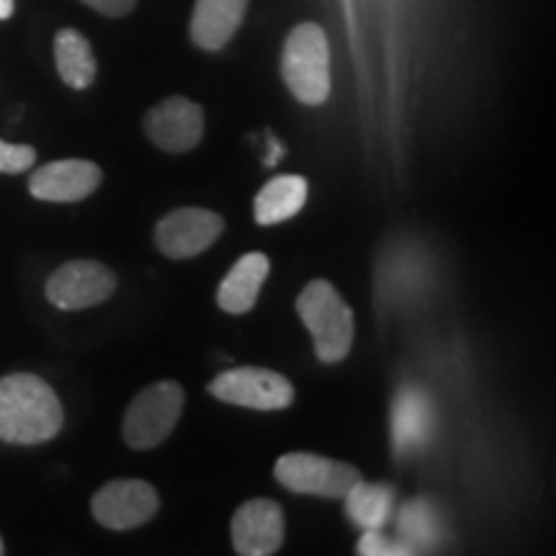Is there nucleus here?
Listing matches in <instances>:
<instances>
[{
	"label": "nucleus",
	"instance_id": "nucleus-14",
	"mask_svg": "<svg viewBox=\"0 0 556 556\" xmlns=\"http://www.w3.org/2000/svg\"><path fill=\"white\" fill-rule=\"evenodd\" d=\"M270 270L268 255L248 253L229 268L225 281L217 289V304L227 315H245L255 307L258 294Z\"/></svg>",
	"mask_w": 556,
	"mask_h": 556
},
{
	"label": "nucleus",
	"instance_id": "nucleus-4",
	"mask_svg": "<svg viewBox=\"0 0 556 556\" xmlns=\"http://www.w3.org/2000/svg\"><path fill=\"white\" fill-rule=\"evenodd\" d=\"M184 402V389L176 381H157L139 392L124 415V443L137 451L160 446L176 430Z\"/></svg>",
	"mask_w": 556,
	"mask_h": 556
},
{
	"label": "nucleus",
	"instance_id": "nucleus-5",
	"mask_svg": "<svg viewBox=\"0 0 556 556\" xmlns=\"http://www.w3.org/2000/svg\"><path fill=\"white\" fill-rule=\"evenodd\" d=\"M274 475L291 492L328 500H343L351 486L361 482V471L356 467L317 454L281 456L276 462Z\"/></svg>",
	"mask_w": 556,
	"mask_h": 556
},
{
	"label": "nucleus",
	"instance_id": "nucleus-17",
	"mask_svg": "<svg viewBox=\"0 0 556 556\" xmlns=\"http://www.w3.org/2000/svg\"><path fill=\"white\" fill-rule=\"evenodd\" d=\"M54 62L65 86L86 90L96 80V58L90 41L75 29H62L54 37Z\"/></svg>",
	"mask_w": 556,
	"mask_h": 556
},
{
	"label": "nucleus",
	"instance_id": "nucleus-6",
	"mask_svg": "<svg viewBox=\"0 0 556 556\" xmlns=\"http://www.w3.org/2000/svg\"><path fill=\"white\" fill-rule=\"evenodd\" d=\"M208 392L227 405L250 409H287L294 402L291 381L258 366L229 368L208 384Z\"/></svg>",
	"mask_w": 556,
	"mask_h": 556
},
{
	"label": "nucleus",
	"instance_id": "nucleus-20",
	"mask_svg": "<svg viewBox=\"0 0 556 556\" xmlns=\"http://www.w3.org/2000/svg\"><path fill=\"white\" fill-rule=\"evenodd\" d=\"M358 554L364 556H407L415 554L405 541L389 539L384 528H366L364 536L358 539Z\"/></svg>",
	"mask_w": 556,
	"mask_h": 556
},
{
	"label": "nucleus",
	"instance_id": "nucleus-23",
	"mask_svg": "<svg viewBox=\"0 0 556 556\" xmlns=\"http://www.w3.org/2000/svg\"><path fill=\"white\" fill-rule=\"evenodd\" d=\"M281 157H283L281 142H278V139H276L274 135H268V157H266V165L270 168V165H276Z\"/></svg>",
	"mask_w": 556,
	"mask_h": 556
},
{
	"label": "nucleus",
	"instance_id": "nucleus-21",
	"mask_svg": "<svg viewBox=\"0 0 556 556\" xmlns=\"http://www.w3.org/2000/svg\"><path fill=\"white\" fill-rule=\"evenodd\" d=\"M37 160V150L29 144H11L0 139V173L5 176H16V173H26Z\"/></svg>",
	"mask_w": 556,
	"mask_h": 556
},
{
	"label": "nucleus",
	"instance_id": "nucleus-7",
	"mask_svg": "<svg viewBox=\"0 0 556 556\" xmlns=\"http://www.w3.org/2000/svg\"><path fill=\"white\" fill-rule=\"evenodd\" d=\"M160 497L155 486L142 479H114L90 500L93 518L111 531H131L155 518Z\"/></svg>",
	"mask_w": 556,
	"mask_h": 556
},
{
	"label": "nucleus",
	"instance_id": "nucleus-24",
	"mask_svg": "<svg viewBox=\"0 0 556 556\" xmlns=\"http://www.w3.org/2000/svg\"><path fill=\"white\" fill-rule=\"evenodd\" d=\"M13 16V0H0V21Z\"/></svg>",
	"mask_w": 556,
	"mask_h": 556
},
{
	"label": "nucleus",
	"instance_id": "nucleus-19",
	"mask_svg": "<svg viewBox=\"0 0 556 556\" xmlns=\"http://www.w3.org/2000/svg\"><path fill=\"white\" fill-rule=\"evenodd\" d=\"M400 533H405V544L413 548L415 546H430L438 544L441 539V520H438L435 510L422 500H413L402 507L400 513Z\"/></svg>",
	"mask_w": 556,
	"mask_h": 556
},
{
	"label": "nucleus",
	"instance_id": "nucleus-13",
	"mask_svg": "<svg viewBox=\"0 0 556 556\" xmlns=\"http://www.w3.org/2000/svg\"><path fill=\"white\" fill-rule=\"evenodd\" d=\"M248 0H197L191 16L193 45L206 52H219L240 29Z\"/></svg>",
	"mask_w": 556,
	"mask_h": 556
},
{
	"label": "nucleus",
	"instance_id": "nucleus-16",
	"mask_svg": "<svg viewBox=\"0 0 556 556\" xmlns=\"http://www.w3.org/2000/svg\"><path fill=\"white\" fill-rule=\"evenodd\" d=\"M307 204V180L302 176H276L255 197V222L278 225L296 217Z\"/></svg>",
	"mask_w": 556,
	"mask_h": 556
},
{
	"label": "nucleus",
	"instance_id": "nucleus-22",
	"mask_svg": "<svg viewBox=\"0 0 556 556\" xmlns=\"http://www.w3.org/2000/svg\"><path fill=\"white\" fill-rule=\"evenodd\" d=\"M83 3L90 5L93 11L103 13V16L119 18V16H127L129 11H135L137 0H83Z\"/></svg>",
	"mask_w": 556,
	"mask_h": 556
},
{
	"label": "nucleus",
	"instance_id": "nucleus-9",
	"mask_svg": "<svg viewBox=\"0 0 556 556\" xmlns=\"http://www.w3.org/2000/svg\"><path fill=\"white\" fill-rule=\"evenodd\" d=\"M222 229H225V219L217 212L197 206L176 208L165 214L155 227V245L168 258H197L217 242Z\"/></svg>",
	"mask_w": 556,
	"mask_h": 556
},
{
	"label": "nucleus",
	"instance_id": "nucleus-8",
	"mask_svg": "<svg viewBox=\"0 0 556 556\" xmlns=\"http://www.w3.org/2000/svg\"><path fill=\"white\" fill-rule=\"evenodd\" d=\"M116 291V276L99 261H70L47 281V299L58 309L75 312L103 304Z\"/></svg>",
	"mask_w": 556,
	"mask_h": 556
},
{
	"label": "nucleus",
	"instance_id": "nucleus-12",
	"mask_svg": "<svg viewBox=\"0 0 556 556\" xmlns=\"http://www.w3.org/2000/svg\"><path fill=\"white\" fill-rule=\"evenodd\" d=\"M232 544L242 556L276 554L283 544V510L274 500H248L232 516Z\"/></svg>",
	"mask_w": 556,
	"mask_h": 556
},
{
	"label": "nucleus",
	"instance_id": "nucleus-11",
	"mask_svg": "<svg viewBox=\"0 0 556 556\" xmlns=\"http://www.w3.org/2000/svg\"><path fill=\"white\" fill-rule=\"evenodd\" d=\"M101 178V168L90 160H54L31 173L29 191L39 201L73 204V201L88 199L99 189Z\"/></svg>",
	"mask_w": 556,
	"mask_h": 556
},
{
	"label": "nucleus",
	"instance_id": "nucleus-15",
	"mask_svg": "<svg viewBox=\"0 0 556 556\" xmlns=\"http://www.w3.org/2000/svg\"><path fill=\"white\" fill-rule=\"evenodd\" d=\"M430 428H433V409L420 389L405 387L400 389L397 400L392 407V441L400 456L413 454L428 441Z\"/></svg>",
	"mask_w": 556,
	"mask_h": 556
},
{
	"label": "nucleus",
	"instance_id": "nucleus-25",
	"mask_svg": "<svg viewBox=\"0 0 556 556\" xmlns=\"http://www.w3.org/2000/svg\"><path fill=\"white\" fill-rule=\"evenodd\" d=\"M5 552V546H3V539H0V554H3Z\"/></svg>",
	"mask_w": 556,
	"mask_h": 556
},
{
	"label": "nucleus",
	"instance_id": "nucleus-1",
	"mask_svg": "<svg viewBox=\"0 0 556 556\" xmlns=\"http://www.w3.org/2000/svg\"><path fill=\"white\" fill-rule=\"evenodd\" d=\"M65 413L60 397L41 377L11 374L0 379V441L37 446L62 430Z\"/></svg>",
	"mask_w": 556,
	"mask_h": 556
},
{
	"label": "nucleus",
	"instance_id": "nucleus-3",
	"mask_svg": "<svg viewBox=\"0 0 556 556\" xmlns=\"http://www.w3.org/2000/svg\"><path fill=\"white\" fill-rule=\"evenodd\" d=\"M281 75L304 106H319L330 96V45L317 24H299L283 45Z\"/></svg>",
	"mask_w": 556,
	"mask_h": 556
},
{
	"label": "nucleus",
	"instance_id": "nucleus-10",
	"mask_svg": "<svg viewBox=\"0 0 556 556\" xmlns=\"http://www.w3.org/2000/svg\"><path fill=\"white\" fill-rule=\"evenodd\" d=\"M144 135L155 148L180 155L197 148L204 137V111L184 96H170L144 116Z\"/></svg>",
	"mask_w": 556,
	"mask_h": 556
},
{
	"label": "nucleus",
	"instance_id": "nucleus-2",
	"mask_svg": "<svg viewBox=\"0 0 556 556\" xmlns=\"http://www.w3.org/2000/svg\"><path fill=\"white\" fill-rule=\"evenodd\" d=\"M296 312L307 325L315 353L325 364H340L351 353L356 319L340 291L325 278H315L296 299Z\"/></svg>",
	"mask_w": 556,
	"mask_h": 556
},
{
	"label": "nucleus",
	"instance_id": "nucleus-18",
	"mask_svg": "<svg viewBox=\"0 0 556 556\" xmlns=\"http://www.w3.org/2000/svg\"><path fill=\"white\" fill-rule=\"evenodd\" d=\"M345 513L358 528H384L397 505V492L389 484H368L361 479L343 497Z\"/></svg>",
	"mask_w": 556,
	"mask_h": 556
}]
</instances>
